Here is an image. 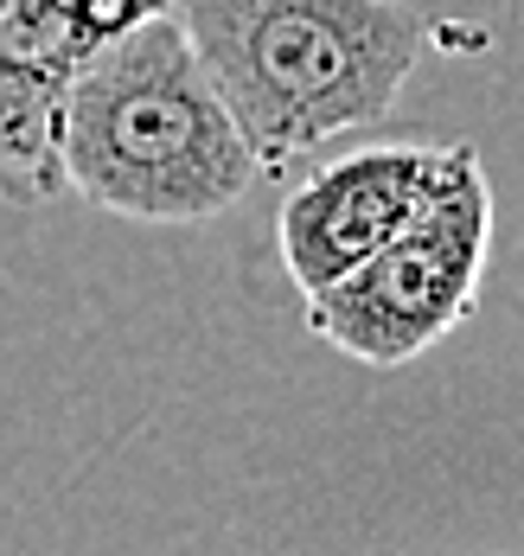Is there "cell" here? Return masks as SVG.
I'll return each instance as SVG.
<instances>
[{"label":"cell","mask_w":524,"mask_h":556,"mask_svg":"<svg viewBox=\"0 0 524 556\" xmlns=\"http://www.w3.org/2000/svg\"><path fill=\"white\" fill-rule=\"evenodd\" d=\"M486 256H493V179L461 141L448 179L404 230H391L333 288L307 294V333L371 371L416 365L473 320Z\"/></svg>","instance_id":"3"},{"label":"cell","mask_w":524,"mask_h":556,"mask_svg":"<svg viewBox=\"0 0 524 556\" xmlns=\"http://www.w3.org/2000/svg\"><path fill=\"white\" fill-rule=\"evenodd\" d=\"M64 192L128 224L225 218L263 161L174 13L103 39L64 84Z\"/></svg>","instance_id":"1"},{"label":"cell","mask_w":524,"mask_h":556,"mask_svg":"<svg viewBox=\"0 0 524 556\" xmlns=\"http://www.w3.org/2000/svg\"><path fill=\"white\" fill-rule=\"evenodd\" d=\"M174 20L263 173L378 128L435 39L404 0H174Z\"/></svg>","instance_id":"2"},{"label":"cell","mask_w":524,"mask_h":556,"mask_svg":"<svg viewBox=\"0 0 524 556\" xmlns=\"http://www.w3.org/2000/svg\"><path fill=\"white\" fill-rule=\"evenodd\" d=\"M461 141H365L289 186L276 212V250L289 281L307 294L358 269L391 230H404L448 179Z\"/></svg>","instance_id":"4"}]
</instances>
